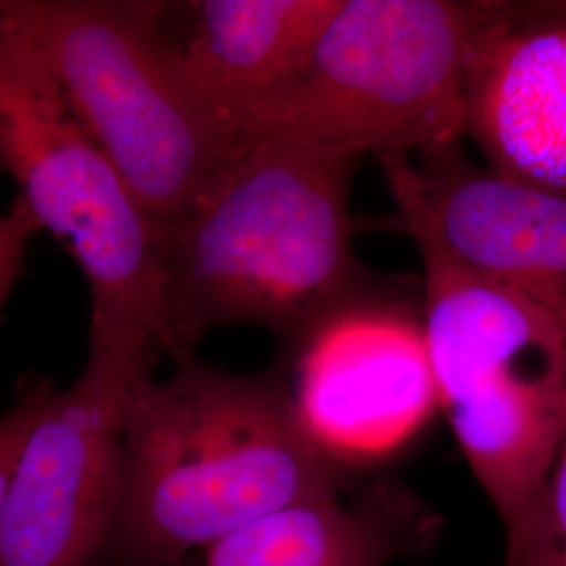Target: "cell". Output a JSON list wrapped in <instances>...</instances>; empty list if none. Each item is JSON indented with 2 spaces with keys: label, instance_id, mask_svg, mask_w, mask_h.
Returning <instances> with one entry per match:
<instances>
[{
  "label": "cell",
  "instance_id": "6da1fadb",
  "mask_svg": "<svg viewBox=\"0 0 566 566\" xmlns=\"http://www.w3.org/2000/svg\"><path fill=\"white\" fill-rule=\"evenodd\" d=\"M329 462L277 378L179 359L133 390L97 566H179L264 514L334 493Z\"/></svg>",
  "mask_w": 566,
  "mask_h": 566
},
{
  "label": "cell",
  "instance_id": "7a4b0ae2",
  "mask_svg": "<svg viewBox=\"0 0 566 566\" xmlns=\"http://www.w3.org/2000/svg\"><path fill=\"white\" fill-rule=\"evenodd\" d=\"M357 154L248 137L163 243L168 357L210 329L254 325L294 343L374 282L353 245Z\"/></svg>",
  "mask_w": 566,
  "mask_h": 566
},
{
  "label": "cell",
  "instance_id": "3957f363",
  "mask_svg": "<svg viewBox=\"0 0 566 566\" xmlns=\"http://www.w3.org/2000/svg\"><path fill=\"white\" fill-rule=\"evenodd\" d=\"M91 137L164 238L242 149L168 32L170 4L11 0Z\"/></svg>",
  "mask_w": 566,
  "mask_h": 566
},
{
  "label": "cell",
  "instance_id": "277c9868",
  "mask_svg": "<svg viewBox=\"0 0 566 566\" xmlns=\"http://www.w3.org/2000/svg\"><path fill=\"white\" fill-rule=\"evenodd\" d=\"M0 158L91 292L88 353L168 355L163 235L76 114L53 65L0 0Z\"/></svg>",
  "mask_w": 566,
  "mask_h": 566
},
{
  "label": "cell",
  "instance_id": "5b68a950",
  "mask_svg": "<svg viewBox=\"0 0 566 566\" xmlns=\"http://www.w3.org/2000/svg\"><path fill=\"white\" fill-rule=\"evenodd\" d=\"M500 2L340 0L294 76L243 126L378 160L464 142L465 84Z\"/></svg>",
  "mask_w": 566,
  "mask_h": 566
},
{
  "label": "cell",
  "instance_id": "8992f818",
  "mask_svg": "<svg viewBox=\"0 0 566 566\" xmlns=\"http://www.w3.org/2000/svg\"><path fill=\"white\" fill-rule=\"evenodd\" d=\"M418 252L439 405L510 539L537 506L565 437V329L506 287Z\"/></svg>",
  "mask_w": 566,
  "mask_h": 566
},
{
  "label": "cell",
  "instance_id": "52a82bcc",
  "mask_svg": "<svg viewBox=\"0 0 566 566\" xmlns=\"http://www.w3.org/2000/svg\"><path fill=\"white\" fill-rule=\"evenodd\" d=\"M156 359L139 348L88 353L74 385L53 392L11 479L0 566H97L118 504L126 411Z\"/></svg>",
  "mask_w": 566,
  "mask_h": 566
},
{
  "label": "cell",
  "instance_id": "ba28073f",
  "mask_svg": "<svg viewBox=\"0 0 566 566\" xmlns=\"http://www.w3.org/2000/svg\"><path fill=\"white\" fill-rule=\"evenodd\" d=\"M296 418L329 460H371L409 441L439 405L418 301L380 282L294 343Z\"/></svg>",
  "mask_w": 566,
  "mask_h": 566
},
{
  "label": "cell",
  "instance_id": "9c48e42d",
  "mask_svg": "<svg viewBox=\"0 0 566 566\" xmlns=\"http://www.w3.org/2000/svg\"><path fill=\"white\" fill-rule=\"evenodd\" d=\"M416 248L539 306L566 334V198L474 164L462 143L380 160Z\"/></svg>",
  "mask_w": 566,
  "mask_h": 566
},
{
  "label": "cell",
  "instance_id": "30bf717a",
  "mask_svg": "<svg viewBox=\"0 0 566 566\" xmlns=\"http://www.w3.org/2000/svg\"><path fill=\"white\" fill-rule=\"evenodd\" d=\"M464 139L489 170L566 198V20L500 2L465 84Z\"/></svg>",
  "mask_w": 566,
  "mask_h": 566
},
{
  "label": "cell",
  "instance_id": "8fae6325",
  "mask_svg": "<svg viewBox=\"0 0 566 566\" xmlns=\"http://www.w3.org/2000/svg\"><path fill=\"white\" fill-rule=\"evenodd\" d=\"M340 0H200L181 4L177 41L206 99L243 126L294 76Z\"/></svg>",
  "mask_w": 566,
  "mask_h": 566
},
{
  "label": "cell",
  "instance_id": "7c38bea8",
  "mask_svg": "<svg viewBox=\"0 0 566 566\" xmlns=\"http://www.w3.org/2000/svg\"><path fill=\"white\" fill-rule=\"evenodd\" d=\"M378 531L336 491L275 510L206 549V566H380Z\"/></svg>",
  "mask_w": 566,
  "mask_h": 566
},
{
  "label": "cell",
  "instance_id": "4fadbf2b",
  "mask_svg": "<svg viewBox=\"0 0 566 566\" xmlns=\"http://www.w3.org/2000/svg\"><path fill=\"white\" fill-rule=\"evenodd\" d=\"M506 566H566V428L537 506L507 539Z\"/></svg>",
  "mask_w": 566,
  "mask_h": 566
},
{
  "label": "cell",
  "instance_id": "5bb4252c",
  "mask_svg": "<svg viewBox=\"0 0 566 566\" xmlns=\"http://www.w3.org/2000/svg\"><path fill=\"white\" fill-rule=\"evenodd\" d=\"M55 390L57 386L49 376H23L18 385L15 401L0 416V526L21 449Z\"/></svg>",
  "mask_w": 566,
  "mask_h": 566
},
{
  "label": "cell",
  "instance_id": "9a60e30c",
  "mask_svg": "<svg viewBox=\"0 0 566 566\" xmlns=\"http://www.w3.org/2000/svg\"><path fill=\"white\" fill-rule=\"evenodd\" d=\"M41 231L30 206L15 196L9 208L0 214V315L20 280L23 259L32 238Z\"/></svg>",
  "mask_w": 566,
  "mask_h": 566
},
{
  "label": "cell",
  "instance_id": "2e32d148",
  "mask_svg": "<svg viewBox=\"0 0 566 566\" xmlns=\"http://www.w3.org/2000/svg\"><path fill=\"white\" fill-rule=\"evenodd\" d=\"M547 11L566 20V2H546Z\"/></svg>",
  "mask_w": 566,
  "mask_h": 566
},
{
  "label": "cell",
  "instance_id": "e0dca14e",
  "mask_svg": "<svg viewBox=\"0 0 566 566\" xmlns=\"http://www.w3.org/2000/svg\"><path fill=\"white\" fill-rule=\"evenodd\" d=\"M0 172H4V163H2V158H0Z\"/></svg>",
  "mask_w": 566,
  "mask_h": 566
}]
</instances>
